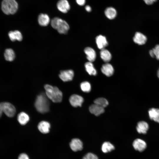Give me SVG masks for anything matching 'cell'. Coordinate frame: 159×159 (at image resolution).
<instances>
[{
    "label": "cell",
    "instance_id": "6da1fadb",
    "mask_svg": "<svg viewBox=\"0 0 159 159\" xmlns=\"http://www.w3.org/2000/svg\"><path fill=\"white\" fill-rule=\"evenodd\" d=\"M44 87L48 98L54 102H60L62 101V93L58 88L48 84L45 85Z\"/></svg>",
    "mask_w": 159,
    "mask_h": 159
},
{
    "label": "cell",
    "instance_id": "7a4b0ae2",
    "mask_svg": "<svg viewBox=\"0 0 159 159\" xmlns=\"http://www.w3.org/2000/svg\"><path fill=\"white\" fill-rule=\"evenodd\" d=\"M46 95L42 93L37 96L34 105L37 111L42 113L47 112L49 110V103Z\"/></svg>",
    "mask_w": 159,
    "mask_h": 159
},
{
    "label": "cell",
    "instance_id": "3957f363",
    "mask_svg": "<svg viewBox=\"0 0 159 159\" xmlns=\"http://www.w3.org/2000/svg\"><path fill=\"white\" fill-rule=\"evenodd\" d=\"M51 25L61 34L67 33L69 29V26L67 22L58 17H55L52 20Z\"/></svg>",
    "mask_w": 159,
    "mask_h": 159
},
{
    "label": "cell",
    "instance_id": "277c9868",
    "mask_svg": "<svg viewBox=\"0 0 159 159\" xmlns=\"http://www.w3.org/2000/svg\"><path fill=\"white\" fill-rule=\"evenodd\" d=\"M18 4L15 0H3L1 3V9L6 14H14L16 12Z\"/></svg>",
    "mask_w": 159,
    "mask_h": 159
},
{
    "label": "cell",
    "instance_id": "5b68a950",
    "mask_svg": "<svg viewBox=\"0 0 159 159\" xmlns=\"http://www.w3.org/2000/svg\"><path fill=\"white\" fill-rule=\"evenodd\" d=\"M1 103L3 112L8 117H13L16 112L14 106L8 102H3Z\"/></svg>",
    "mask_w": 159,
    "mask_h": 159
},
{
    "label": "cell",
    "instance_id": "8992f818",
    "mask_svg": "<svg viewBox=\"0 0 159 159\" xmlns=\"http://www.w3.org/2000/svg\"><path fill=\"white\" fill-rule=\"evenodd\" d=\"M74 76V72L72 70L62 71L59 74L60 79L64 82L72 80Z\"/></svg>",
    "mask_w": 159,
    "mask_h": 159
},
{
    "label": "cell",
    "instance_id": "52a82bcc",
    "mask_svg": "<svg viewBox=\"0 0 159 159\" xmlns=\"http://www.w3.org/2000/svg\"><path fill=\"white\" fill-rule=\"evenodd\" d=\"M132 145L135 150L140 152L144 150L147 146L146 142L143 140L139 138L136 139L133 141Z\"/></svg>",
    "mask_w": 159,
    "mask_h": 159
},
{
    "label": "cell",
    "instance_id": "ba28073f",
    "mask_svg": "<svg viewBox=\"0 0 159 159\" xmlns=\"http://www.w3.org/2000/svg\"><path fill=\"white\" fill-rule=\"evenodd\" d=\"M83 101L84 99L82 96L76 94L72 95L69 98L70 104L74 107H81Z\"/></svg>",
    "mask_w": 159,
    "mask_h": 159
},
{
    "label": "cell",
    "instance_id": "9c48e42d",
    "mask_svg": "<svg viewBox=\"0 0 159 159\" xmlns=\"http://www.w3.org/2000/svg\"><path fill=\"white\" fill-rule=\"evenodd\" d=\"M69 146L71 149L74 152L81 150L83 148V143L79 139L73 138L69 143Z\"/></svg>",
    "mask_w": 159,
    "mask_h": 159
},
{
    "label": "cell",
    "instance_id": "30bf717a",
    "mask_svg": "<svg viewBox=\"0 0 159 159\" xmlns=\"http://www.w3.org/2000/svg\"><path fill=\"white\" fill-rule=\"evenodd\" d=\"M58 9L62 12L67 13L70 9V6L67 0H60L57 3Z\"/></svg>",
    "mask_w": 159,
    "mask_h": 159
},
{
    "label": "cell",
    "instance_id": "8fae6325",
    "mask_svg": "<svg viewBox=\"0 0 159 159\" xmlns=\"http://www.w3.org/2000/svg\"><path fill=\"white\" fill-rule=\"evenodd\" d=\"M96 42L98 48L101 50L105 49L108 44L105 37L101 35L96 37Z\"/></svg>",
    "mask_w": 159,
    "mask_h": 159
},
{
    "label": "cell",
    "instance_id": "7c38bea8",
    "mask_svg": "<svg viewBox=\"0 0 159 159\" xmlns=\"http://www.w3.org/2000/svg\"><path fill=\"white\" fill-rule=\"evenodd\" d=\"M134 42L139 45L144 44L147 41V38L142 33L136 32L133 38Z\"/></svg>",
    "mask_w": 159,
    "mask_h": 159
},
{
    "label": "cell",
    "instance_id": "4fadbf2b",
    "mask_svg": "<svg viewBox=\"0 0 159 159\" xmlns=\"http://www.w3.org/2000/svg\"><path fill=\"white\" fill-rule=\"evenodd\" d=\"M102 72L107 77H110L114 73V69L112 65L108 63L103 64L101 67Z\"/></svg>",
    "mask_w": 159,
    "mask_h": 159
},
{
    "label": "cell",
    "instance_id": "5bb4252c",
    "mask_svg": "<svg viewBox=\"0 0 159 159\" xmlns=\"http://www.w3.org/2000/svg\"><path fill=\"white\" fill-rule=\"evenodd\" d=\"M89 110L90 113L96 116H99L105 111L104 107L95 103L90 106Z\"/></svg>",
    "mask_w": 159,
    "mask_h": 159
},
{
    "label": "cell",
    "instance_id": "9a60e30c",
    "mask_svg": "<svg viewBox=\"0 0 159 159\" xmlns=\"http://www.w3.org/2000/svg\"><path fill=\"white\" fill-rule=\"evenodd\" d=\"M84 52L87 56V58L89 62H92L96 58V53L95 50L90 47H87L84 50Z\"/></svg>",
    "mask_w": 159,
    "mask_h": 159
},
{
    "label": "cell",
    "instance_id": "2e32d148",
    "mask_svg": "<svg viewBox=\"0 0 159 159\" xmlns=\"http://www.w3.org/2000/svg\"><path fill=\"white\" fill-rule=\"evenodd\" d=\"M50 125L48 122L43 121L39 122L38 125V128L43 134L48 133L50 131Z\"/></svg>",
    "mask_w": 159,
    "mask_h": 159
},
{
    "label": "cell",
    "instance_id": "e0dca14e",
    "mask_svg": "<svg viewBox=\"0 0 159 159\" xmlns=\"http://www.w3.org/2000/svg\"><path fill=\"white\" fill-rule=\"evenodd\" d=\"M149 128V125L145 122L141 121L139 122L136 127V130L139 133L145 134Z\"/></svg>",
    "mask_w": 159,
    "mask_h": 159
},
{
    "label": "cell",
    "instance_id": "ac0fdd59",
    "mask_svg": "<svg viewBox=\"0 0 159 159\" xmlns=\"http://www.w3.org/2000/svg\"><path fill=\"white\" fill-rule=\"evenodd\" d=\"M10 39L14 42L16 40L20 41L22 39V36L20 32L18 30L11 31L8 33Z\"/></svg>",
    "mask_w": 159,
    "mask_h": 159
},
{
    "label": "cell",
    "instance_id": "d6986e66",
    "mask_svg": "<svg viewBox=\"0 0 159 159\" xmlns=\"http://www.w3.org/2000/svg\"><path fill=\"white\" fill-rule=\"evenodd\" d=\"M104 13L106 16L109 19H114L117 15L116 10L112 7L107 8L105 10Z\"/></svg>",
    "mask_w": 159,
    "mask_h": 159
},
{
    "label": "cell",
    "instance_id": "ffe728a7",
    "mask_svg": "<svg viewBox=\"0 0 159 159\" xmlns=\"http://www.w3.org/2000/svg\"><path fill=\"white\" fill-rule=\"evenodd\" d=\"M38 22L39 24L42 26H47L50 22V18L46 14H41L38 16Z\"/></svg>",
    "mask_w": 159,
    "mask_h": 159
},
{
    "label": "cell",
    "instance_id": "44dd1931",
    "mask_svg": "<svg viewBox=\"0 0 159 159\" xmlns=\"http://www.w3.org/2000/svg\"><path fill=\"white\" fill-rule=\"evenodd\" d=\"M148 114L151 120L159 123V109L155 108L150 109L148 111Z\"/></svg>",
    "mask_w": 159,
    "mask_h": 159
},
{
    "label": "cell",
    "instance_id": "7402d4cb",
    "mask_svg": "<svg viewBox=\"0 0 159 159\" xmlns=\"http://www.w3.org/2000/svg\"><path fill=\"white\" fill-rule=\"evenodd\" d=\"M29 120V115L25 112H21L17 116V120L19 123L22 125L26 124Z\"/></svg>",
    "mask_w": 159,
    "mask_h": 159
},
{
    "label": "cell",
    "instance_id": "603a6c76",
    "mask_svg": "<svg viewBox=\"0 0 159 159\" xmlns=\"http://www.w3.org/2000/svg\"><path fill=\"white\" fill-rule=\"evenodd\" d=\"M100 54L101 58L105 62H108L112 58V55L110 52L105 49L101 50Z\"/></svg>",
    "mask_w": 159,
    "mask_h": 159
},
{
    "label": "cell",
    "instance_id": "cb8c5ba5",
    "mask_svg": "<svg viewBox=\"0 0 159 159\" xmlns=\"http://www.w3.org/2000/svg\"><path fill=\"white\" fill-rule=\"evenodd\" d=\"M85 66L86 70L89 74L94 76L97 74V71L92 62H86Z\"/></svg>",
    "mask_w": 159,
    "mask_h": 159
},
{
    "label": "cell",
    "instance_id": "d4e9b609",
    "mask_svg": "<svg viewBox=\"0 0 159 159\" xmlns=\"http://www.w3.org/2000/svg\"><path fill=\"white\" fill-rule=\"evenodd\" d=\"M4 56L6 60L11 62L14 59L15 54L13 49L11 48L7 49L5 50Z\"/></svg>",
    "mask_w": 159,
    "mask_h": 159
},
{
    "label": "cell",
    "instance_id": "484cf974",
    "mask_svg": "<svg viewBox=\"0 0 159 159\" xmlns=\"http://www.w3.org/2000/svg\"><path fill=\"white\" fill-rule=\"evenodd\" d=\"M114 149L115 147L114 146L108 142H104L101 147L102 151L105 153L111 152Z\"/></svg>",
    "mask_w": 159,
    "mask_h": 159
},
{
    "label": "cell",
    "instance_id": "4316f807",
    "mask_svg": "<svg viewBox=\"0 0 159 159\" xmlns=\"http://www.w3.org/2000/svg\"><path fill=\"white\" fill-rule=\"evenodd\" d=\"M94 103L104 108L108 105V101L103 97H99L96 99L94 100Z\"/></svg>",
    "mask_w": 159,
    "mask_h": 159
},
{
    "label": "cell",
    "instance_id": "83f0119b",
    "mask_svg": "<svg viewBox=\"0 0 159 159\" xmlns=\"http://www.w3.org/2000/svg\"><path fill=\"white\" fill-rule=\"evenodd\" d=\"M81 90L85 92H89L91 90V86L90 83L87 81L82 82L80 85Z\"/></svg>",
    "mask_w": 159,
    "mask_h": 159
},
{
    "label": "cell",
    "instance_id": "f1b7e54d",
    "mask_svg": "<svg viewBox=\"0 0 159 159\" xmlns=\"http://www.w3.org/2000/svg\"><path fill=\"white\" fill-rule=\"evenodd\" d=\"M82 159H98V158L95 155L90 153L85 155Z\"/></svg>",
    "mask_w": 159,
    "mask_h": 159
},
{
    "label": "cell",
    "instance_id": "f546056e",
    "mask_svg": "<svg viewBox=\"0 0 159 159\" xmlns=\"http://www.w3.org/2000/svg\"><path fill=\"white\" fill-rule=\"evenodd\" d=\"M154 55L158 60H159V44L157 45L152 49Z\"/></svg>",
    "mask_w": 159,
    "mask_h": 159
},
{
    "label": "cell",
    "instance_id": "4dcf8cb0",
    "mask_svg": "<svg viewBox=\"0 0 159 159\" xmlns=\"http://www.w3.org/2000/svg\"><path fill=\"white\" fill-rule=\"evenodd\" d=\"M18 159H30V158L26 154L23 153L19 155Z\"/></svg>",
    "mask_w": 159,
    "mask_h": 159
},
{
    "label": "cell",
    "instance_id": "1f68e13d",
    "mask_svg": "<svg viewBox=\"0 0 159 159\" xmlns=\"http://www.w3.org/2000/svg\"><path fill=\"white\" fill-rule=\"evenodd\" d=\"M77 4L80 6L84 5L86 2V0H76Z\"/></svg>",
    "mask_w": 159,
    "mask_h": 159
},
{
    "label": "cell",
    "instance_id": "d6a6232c",
    "mask_svg": "<svg viewBox=\"0 0 159 159\" xmlns=\"http://www.w3.org/2000/svg\"><path fill=\"white\" fill-rule=\"evenodd\" d=\"M145 4L148 5L153 4L154 2L157 1V0H143Z\"/></svg>",
    "mask_w": 159,
    "mask_h": 159
},
{
    "label": "cell",
    "instance_id": "836d02e7",
    "mask_svg": "<svg viewBox=\"0 0 159 159\" xmlns=\"http://www.w3.org/2000/svg\"><path fill=\"white\" fill-rule=\"evenodd\" d=\"M85 9L86 11L88 12H90L92 10L91 7L88 5H86L85 7Z\"/></svg>",
    "mask_w": 159,
    "mask_h": 159
},
{
    "label": "cell",
    "instance_id": "e575fe53",
    "mask_svg": "<svg viewBox=\"0 0 159 159\" xmlns=\"http://www.w3.org/2000/svg\"><path fill=\"white\" fill-rule=\"evenodd\" d=\"M3 112L1 103H0V117H1Z\"/></svg>",
    "mask_w": 159,
    "mask_h": 159
},
{
    "label": "cell",
    "instance_id": "d590c367",
    "mask_svg": "<svg viewBox=\"0 0 159 159\" xmlns=\"http://www.w3.org/2000/svg\"><path fill=\"white\" fill-rule=\"evenodd\" d=\"M149 54L152 57H155L152 49L149 51Z\"/></svg>",
    "mask_w": 159,
    "mask_h": 159
},
{
    "label": "cell",
    "instance_id": "8d00e7d4",
    "mask_svg": "<svg viewBox=\"0 0 159 159\" xmlns=\"http://www.w3.org/2000/svg\"><path fill=\"white\" fill-rule=\"evenodd\" d=\"M157 75L158 78H159V69L157 72Z\"/></svg>",
    "mask_w": 159,
    "mask_h": 159
}]
</instances>
